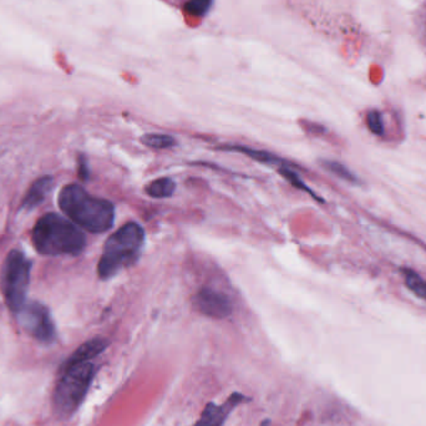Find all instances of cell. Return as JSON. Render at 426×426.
<instances>
[{
    "label": "cell",
    "instance_id": "cell-6",
    "mask_svg": "<svg viewBox=\"0 0 426 426\" xmlns=\"http://www.w3.org/2000/svg\"><path fill=\"white\" fill-rule=\"evenodd\" d=\"M18 321L25 331L40 342L49 343L55 338V326L45 305L37 302L25 303L16 312Z\"/></svg>",
    "mask_w": 426,
    "mask_h": 426
},
{
    "label": "cell",
    "instance_id": "cell-12",
    "mask_svg": "<svg viewBox=\"0 0 426 426\" xmlns=\"http://www.w3.org/2000/svg\"><path fill=\"white\" fill-rule=\"evenodd\" d=\"M220 150L243 153V155L252 158L254 161L266 163V165H278L280 167H285V166L290 167L292 166V163L287 162L283 158H278L273 153L262 151V150H254V148H246V146H222Z\"/></svg>",
    "mask_w": 426,
    "mask_h": 426
},
{
    "label": "cell",
    "instance_id": "cell-19",
    "mask_svg": "<svg viewBox=\"0 0 426 426\" xmlns=\"http://www.w3.org/2000/svg\"><path fill=\"white\" fill-rule=\"evenodd\" d=\"M367 125L369 130L373 132L374 135H383L384 134V122L383 117L379 111H370L367 115Z\"/></svg>",
    "mask_w": 426,
    "mask_h": 426
},
{
    "label": "cell",
    "instance_id": "cell-1",
    "mask_svg": "<svg viewBox=\"0 0 426 426\" xmlns=\"http://www.w3.org/2000/svg\"><path fill=\"white\" fill-rule=\"evenodd\" d=\"M58 201L64 213L85 231L102 233L115 221V207L110 201L90 195L80 184H66Z\"/></svg>",
    "mask_w": 426,
    "mask_h": 426
},
{
    "label": "cell",
    "instance_id": "cell-8",
    "mask_svg": "<svg viewBox=\"0 0 426 426\" xmlns=\"http://www.w3.org/2000/svg\"><path fill=\"white\" fill-rule=\"evenodd\" d=\"M192 300L196 311L215 319H225L233 311L231 300L226 295L208 287L199 290Z\"/></svg>",
    "mask_w": 426,
    "mask_h": 426
},
{
    "label": "cell",
    "instance_id": "cell-15",
    "mask_svg": "<svg viewBox=\"0 0 426 426\" xmlns=\"http://www.w3.org/2000/svg\"><path fill=\"white\" fill-rule=\"evenodd\" d=\"M403 274L406 278V287L419 298L426 300V279L409 268L403 269Z\"/></svg>",
    "mask_w": 426,
    "mask_h": 426
},
{
    "label": "cell",
    "instance_id": "cell-5",
    "mask_svg": "<svg viewBox=\"0 0 426 426\" xmlns=\"http://www.w3.org/2000/svg\"><path fill=\"white\" fill-rule=\"evenodd\" d=\"M32 264L20 251H11L6 256L1 271V290L13 312H18L25 304L27 290L30 280Z\"/></svg>",
    "mask_w": 426,
    "mask_h": 426
},
{
    "label": "cell",
    "instance_id": "cell-16",
    "mask_svg": "<svg viewBox=\"0 0 426 426\" xmlns=\"http://www.w3.org/2000/svg\"><path fill=\"white\" fill-rule=\"evenodd\" d=\"M321 166L326 171H329L331 174L338 176L339 179L348 181L350 184H357V182H359L358 177L353 174L352 171L348 169L347 166H344L343 163L333 161V160H321Z\"/></svg>",
    "mask_w": 426,
    "mask_h": 426
},
{
    "label": "cell",
    "instance_id": "cell-20",
    "mask_svg": "<svg viewBox=\"0 0 426 426\" xmlns=\"http://www.w3.org/2000/svg\"><path fill=\"white\" fill-rule=\"evenodd\" d=\"M80 177L83 179H88V176H89V170L86 167V162L81 160V162H80V170H79Z\"/></svg>",
    "mask_w": 426,
    "mask_h": 426
},
{
    "label": "cell",
    "instance_id": "cell-4",
    "mask_svg": "<svg viewBox=\"0 0 426 426\" xmlns=\"http://www.w3.org/2000/svg\"><path fill=\"white\" fill-rule=\"evenodd\" d=\"M94 375L95 365L91 362L64 368V375L54 391V409L60 418H70L78 410Z\"/></svg>",
    "mask_w": 426,
    "mask_h": 426
},
{
    "label": "cell",
    "instance_id": "cell-7",
    "mask_svg": "<svg viewBox=\"0 0 426 426\" xmlns=\"http://www.w3.org/2000/svg\"><path fill=\"white\" fill-rule=\"evenodd\" d=\"M0 40L18 54L45 55L49 54L45 42L16 23L0 16Z\"/></svg>",
    "mask_w": 426,
    "mask_h": 426
},
{
    "label": "cell",
    "instance_id": "cell-14",
    "mask_svg": "<svg viewBox=\"0 0 426 426\" xmlns=\"http://www.w3.org/2000/svg\"><path fill=\"white\" fill-rule=\"evenodd\" d=\"M141 141L145 146L155 150H166L176 145V140L167 134H146L141 137Z\"/></svg>",
    "mask_w": 426,
    "mask_h": 426
},
{
    "label": "cell",
    "instance_id": "cell-3",
    "mask_svg": "<svg viewBox=\"0 0 426 426\" xmlns=\"http://www.w3.org/2000/svg\"><path fill=\"white\" fill-rule=\"evenodd\" d=\"M145 242V231L136 222H129L112 233L105 243L97 264L101 279L112 278L122 268L134 264Z\"/></svg>",
    "mask_w": 426,
    "mask_h": 426
},
{
    "label": "cell",
    "instance_id": "cell-13",
    "mask_svg": "<svg viewBox=\"0 0 426 426\" xmlns=\"http://www.w3.org/2000/svg\"><path fill=\"white\" fill-rule=\"evenodd\" d=\"M176 184L169 177L155 179L145 187V192L153 199H169L174 195Z\"/></svg>",
    "mask_w": 426,
    "mask_h": 426
},
{
    "label": "cell",
    "instance_id": "cell-10",
    "mask_svg": "<svg viewBox=\"0 0 426 426\" xmlns=\"http://www.w3.org/2000/svg\"><path fill=\"white\" fill-rule=\"evenodd\" d=\"M109 345V342L104 338H94L90 339L88 342L84 343L83 345H80L73 355L68 359V362L65 363L64 368L73 367L76 364L86 363L90 362L91 359L96 358L97 355H100L101 353L105 350Z\"/></svg>",
    "mask_w": 426,
    "mask_h": 426
},
{
    "label": "cell",
    "instance_id": "cell-9",
    "mask_svg": "<svg viewBox=\"0 0 426 426\" xmlns=\"http://www.w3.org/2000/svg\"><path fill=\"white\" fill-rule=\"evenodd\" d=\"M243 399L244 396L242 394H232L225 406H216L213 403H210L206 406L200 420L194 426H223L227 416L230 415L235 406L242 403Z\"/></svg>",
    "mask_w": 426,
    "mask_h": 426
},
{
    "label": "cell",
    "instance_id": "cell-2",
    "mask_svg": "<svg viewBox=\"0 0 426 426\" xmlns=\"http://www.w3.org/2000/svg\"><path fill=\"white\" fill-rule=\"evenodd\" d=\"M32 241L37 252L47 256L79 254L86 244L84 233L73 222L47 213L32 228Z\"/></svg>",
    "mask_w": 426,
    "mask_h": 426
},
{
    "label": "cell",
    "instance_id": "cell-11",
    "mask_svg": "<svg viewBox=\"0 0 426 426\" xmlns=\"http://www.w3.org/2000/svg\"><path fill=\"white\" fill-rule=\"evenodd\" d=\"M53 177L50 176H42L37 179L21 202V208L30 211L40 205L42 201L45 200L47 194L53 189Z\"/></svg>",
    "mask_w": 426,
    "mask_h": 426
},
{
    "label": "cell",
    "instance_id": "cell-17",
    "mask_svg": "<svg viewBox=\"0 0 426 426\" xmlns=\"http://www.w3.org/2000/svg\"><path fill=\"white\" fill-rule=\"evenodd\" d=\"M213 0H187L184 4V11L189 16L202 18L211 11Z\"/></svg>",
    "mask_w": 426,
    "mask_h": 426
},
{
    "label": "cell",
    "instance_id": "cell-18",
    "mask_svg": "<svg viewBox=\"0 0 426 426\" xmlns=\"http://www.w3.org/2000/svg\"><path fill=\"white\" fill-rule=\"evenodd\" d=\"M278 171L279 174H282L284 179H287V181H290V184H292V186H295V189H302V191L308 192V194H309L311 196H313L316 200L321 201V202L323 201L321 199H319V197H318V196H316V194H314V192H313V191H312V189H309V187H308V186H307L303 181H302V179H300L298 174L295 172V171L290 169V167H287V166H285V167H280Z\"/></svg>",
    "mask_w": 426,
    "mask_h": 426
}]
</instances>
